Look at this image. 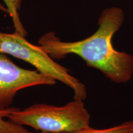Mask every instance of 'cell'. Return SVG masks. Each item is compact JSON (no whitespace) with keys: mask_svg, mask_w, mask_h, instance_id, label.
I'll return each mask as SVG.
<instances>
[{"mask_svg":"<svg viewBox=\"0 0 133 133\" xmlns=\"http://www.w3.org/2000/svg\"><path fill=\"white\" fill-rule=\"evenodd\" d=\"M0 52L22 60L35 66L40 74L67 86L74 91V99H86L84 84L71 75L66 68L56 62L41 46L31 44L25 36L16 32L0 31Z\"/></svg>","mask_w":133,"mask_h":133,"instance_id":"3957f363","label":"cell"},{"mask_svg":"<svg viewBox=\"0 0 133 133\" xmlns=\"http://www.w3.org/2000/svg\"><path fill=\"white\" fill-rule=\"evenodd\" d=\"M18 108L11 107L9 109L0 110V133H33L25 128L24 126L15 124L7 118L10 114Z\"/></svg>","mask_w":133,"mask_h":133,"instance_id":"8992f818","label":"cell"},{"mask_svg":"<svg viewBox=\"0 0 133 133\" xmlns=\"http://www.w3.org/2000/svg\"><path fill=\"white\" fill-rule=\"evenodd\" d=\"M40 133H50V132H41Z\"/></svg>","mask_w":133,"mask_h":133,"instance_id":"9c48e42d","label":"cell"},{"mask_svg":"<svg viewBox=\"0 0 133 133\" xmlns=\"http://www.w3.org/2000/svg\"><path fill=\"white\" fill-rule=\"evenodd\" d=\"M124 21L121 9L112 8L102 12L98 20L99 28L85 39L65 42L49 32L41 36L38 44L54 59H64L68 54H75L85 61L88 66L101 71L115 83H125L133 75V56L116 51L112 38Z\"/></svg>","mask_w":133,"mask_h":133,"instance_id":"6da1fadb","label":"cell"},{"mask_svg":"<svg viewBox=\"0 0 133 133\" xmlns=\"http://www.w3.org/2000/svg\"><path fill=\"white\" fill-rule=\"evenodd\" d=\"M132 129L133 120H131L107 129H97L88 126L84 128L65 133H131Z\"/></svg>","mask_w":133,"mask_h":133,"instance_id":"52a82bcc","label":"cell"},{"mask_svg":"<svg viewBox=\"0 0 133 133\" xmlns=\"http://www.w3.org/2000/svg\"><path fill=\"white\" fill-rule=\"evenodd\" d=\"M7 119L41 132L65 133L90 126L91 116L83 100L74 99L62 107L37 104L24 110L18 108Z\"/></svg>","mask_w":133,"mask_h":133,"instance_id":"7a4b0ae2","label":"cell"},{"mask_svg":"<svg viewBox=\"0 0 133 133\" xmlns=\"http://www.w3.org/2000/svg\"><path fill=\"white\" fill-rule=\"evenodd\" d=\"M5 6L8 10V14L12 20L14 32L26 36L27 31L24 28L20 17L19 12L21 11L22 0H3Z\"/></svg>","mask_w":133,"mask_h":133,"instance_id":"5b68a950","label":"cell"},{"mask_svg":"<svg viewBox=\"0 0 133 133\" xmlns=\"http://www.w3.org/2000/svg\"><path fill=\"white\" fill-rule=\"evenodd\" d=\"M131 133H133V129H132V132H131Z\"/></svg>","mask_w":133,"mask_h":133,"instance_id":"30bf717a","label":"cell"},{"mask_svg":"<svg viewBox=\"0 0 133 133\" xmlns=\"http://www.w3.org/2000/svg\"><path fill=\"white\" fill-rule=\"evenodd\" d=\"M56 81L36 70L17 65L7 54L0 52V110L11 107L17 92L25 88L54 85Z\"/></svg>","mask_w":133,"mask_h":133,"instance_id":"277c9868","label":"cell"},{"mask_svg":"<svg viewBox=\"0 0 133 133\" xmlns=\"http://www.w3.org/2000/svg\"><path fill=\"white\" fill-rule=\"evenodd\" d=\"M0 11L5 13H8V10L6 9V6L3 5L1 3H0Z\"/></svg>","mask_w":133,"mask_h":133,"instance_id":"ba28073f","label":"cell"}]
</instances>
